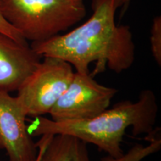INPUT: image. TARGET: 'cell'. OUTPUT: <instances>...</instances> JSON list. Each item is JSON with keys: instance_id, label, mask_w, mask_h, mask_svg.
<instances>
[{"instance_id": "obj_1", "label": "cell", "mask_w": 161, "mask_h": 161, "mask_svg": "<svg viewBox=\"0 0 161 161\" xmlns=\"http://www.w3.org/2000/svg\"><path fill=\"white\" fill-rule=\"evenodd\" d=\"M125 0H92V15L85 23L64 35L30 46L41 58L54 57L71 64L75 72L94 74L108 66L115 73L128 69L135 60V44L128 25H117L116 14Z\"/></svg>"}, {"instance_id": "obj_11", "label": "cell", "mask_w": 161, "mask_h": 161, "mask_svg": "<svg viewBox=\"0 0 161 161\" xmlns=\"http://www.w3.org/2000/svg\"><path fill=\"white\" fill-rule=\"evenodd\" d=\"M0 32L5 34V35L9 36V37L13 38L14 40L19 42V43H28L27 40L22 35V34L19 31H18L15 28H14L3 17V16L1 14V13H0Z\"/></svg>"}, {"instance_id": "obj_13", "label": "cell", "mask_w": 161, "mask_h": 161, "mask_svg": "<svg viewBox=\"0 0 161 161\" xmlns=\"http://www.w3.org/2000/svg\"><path fill=\"white\" fill-rule=\"evenodd\" d=\"M3 0H0V3H1V2H3Z\"/></svg>"}, {"instance_id": "obj_4", "label": "cell", "mask_w": 161, "mask_h": 161, "mask_svg": "<svg viewBox=\"0 0 161 161\" xmlns=\"http://www.w3.org/2000/svg\"><path fill=\"white\" fill-rule=\"evenodd\" d=\"M71 64L54 57H43L17 90V98L27 116L49 114L65 92L74 75Z\"/></svg>"}, {"instance_id": "obj_9", "label": "cell", "mask_w": 161, "mask_h": 161, "mask_svg": "<svg viewBox=\"0 0 161 161\" xmlns=\"http://www.w3.org/2000/svg\"><path fill=\"white\" fill-rule=\"evenodd\" d=\"M149 143L146 146L136 143L126 153L119 158L107 155L101 158V161H142L153 154L158 152L161 148V139L158 137V132L148 136Z\"/></svg>"}, {"instance_id": "obj_7", "label": "cell", "mask_w": 161, "mask_h": 161, "mask_svg": "<svg viewBox=\"0 0 161 161\" xmlns=\"http://www.w3.org/2000/svg\"><path fill=\"white\" fill-rule=\"evenodd\" d=\"M41 58L28 43H19L0 32V90L17 91Z\"/></svg>"}, {"instance_id": "obj_10", "label": "cell", "mask_w": 161, "mask_h": 161, "mask_svg": "<svg viewBox=\"0 0 161 161\" xmlns=\"http://www.w3.org/2000/svg\"><path fill=\"white\" fill-rule=\"evenodd\" d=\"M151 52L157 64L161 66V17L153 19L150 31Z\"/></svg>"}, {"instance_id": "obj_2", "label": "cell", "mask_w": 161, "mask_h": 161, "mask_svg": "<svg viewBox=\"0 0 161 161\" xmlns=\"http://www.w3.org/2000/svg\"><path fill=\"white\" fill-rule=\"evenodd\" d=\"M158 105L154 92L146 89L140 92L136 102L121 101L111 108L91 119L55 122L45 116H37L30 122L28 131L31 136L43 134H67L96 146L108 155L119 158L124 154L122 142L126 130L132 134L148 136L154 128Z\"/></svg>"}, {"instance_id": "obj_14", "label": "cell", "mask_w": 161, "mask_h": 161, "mask_svg": "<svg viewBox=\"0 0 161 161\" xmlns=\"http://www.w3.org/2000/svg\"><path fill=\"white\" fill-rule=\"evenodd\" d=\"M36 161H37V160H36Z\"/></svg>"}, {"instance_id": "obj_5", "label": "cell", "mask_w": 161, "mask_h": 161, "mask_svg": "<svg viewBox=\"0 0 161 161\" xmlns=\"http://www.w3.org/2000/svg\"><path fill=\"white\" fill-rule=\"evenodd\" d=\"M118 90L98 83L91 74L74 72L65 92L49 114L55 122L91 119L110 108Z\"/></svg>"}, {"instance_id": "obj_3", "label": "cell", "mask_w": 161, "mask_h": 161, "mask_svg": "<svg viewBox=\"0 0 161 161\" xmlns=\"http://www.w3.org/2000/svg\"><path fill=\"white\" fill-rule=\"evenodd\" d=\"M84 0H3L0 13L23 37L45 41L85 17Z\"/></svg>"}, {"instance_id": "obj_8", "label": "cell", "mask_w": 161, "mask_h": 161, "mask_svg": "<svg viewBox=\"0 0 161 161\" xmlns=\"http://www.w3.org/2000/svg\"><path fill=\"white\" fill-rule=\"evenodd\" d=\"M36 144L37 161H92L87 143L75 136L46 134Z\"/></svg>"}, {"instance_id": "obj_12", "label": "cell", "mask_w": 161, "mask_h": 161, "mask_svg": "<svg viewBox=\"0 0 161 161\" xmlns=\"http://www.w3.org/2000/svg\"><path fill=\"white\" fill-rule=\"evenodd\" d=\"M132 0H125L123 6L120 8V19L122 17V16L126 13V11H128V8H129V5L130 4V2Z\"/></svg>"}, {"instance_id": "obj_6", "label": "cell", "mask_w": 161, "mask_h": 161, "mask_svg": "<svg viewBox=\"0 0 161 161\" xmlns=\"http://www.w3.org/2000/svg\"><path fill=\"white\" fill-rule=\"evenodd\" d=\"M27 115L17 97L0 90V149L8 161H36L38 148L28 131Z\"/></svg>"}]
</instances>
